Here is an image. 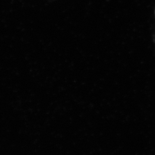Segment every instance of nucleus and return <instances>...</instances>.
Segmentation results:
<instances>
[]
</instances>
